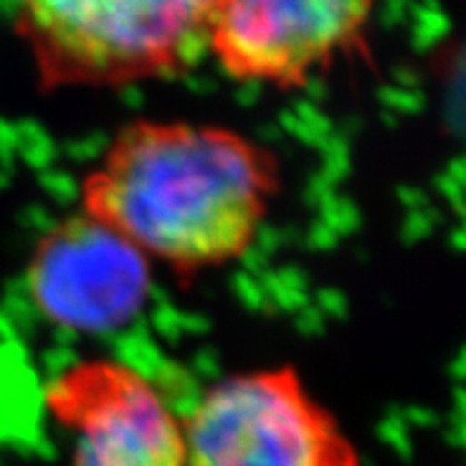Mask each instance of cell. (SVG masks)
Listing matches in <instances>:
<instances>
[{"label": "cell", "mask_w": 466, "mask_h": 466, "mask_svg": "<svg viewBox=\"0 0 466 466\" xmlns=\"http://www.w3.org/2000/svg\"><path fill=\"white\" fill-rule=\"evenodd\" d=\"M43 402L74 441L71 466H187L183 421L124 362L93 358L66 367Z\"/></svg>", "instance_id": "277c9868"}, {"label": "cell", "mask_w": 466, "mask_h": 466, "mask_svg": "<svg viewBox=\"0 0 466 466\" xmlns=\"http://www.w3.org/2000/svg\"><path fill=\"white\" fill-rule=\"evenodd\" d=\"M187 466H360V452L294 365L208 386L183 420Z\"/></svg>", "instance_id": "3957f363"}, {"label": "cell", "mask_w": 466, "mask_h": 466, "mask_svg": "<svg viewBox=\"0 0 466 466\" xmlns=\"http://www.w3.org/2000/svg\"><path fill=\"white\" fill-rule=\"evenodd\" d=\"M279 189L278 154L239 130L136 118L83 176L78 211L149 263L195 278L254 247Z\"/></svg>", "instance_id": "6da1fadb"}, {"label": "cell", "mask_w": 466, "mask_h": 466, "mask_svg": "<svg viewBox=\"0 0 466 466\" xmlns=\"http://www.w3.org/2000/svg\"><path fill=\"white\" fill-rule=\"evenodd\" d=\"M374 0H220L208 50L237 81L301 88L358 43Z\"/></svg>", "instance_id": "8992f818"}, {"label": "cell", "mask_w": 466, "mask_h": 466, "mask_svg": "<svg viewBox=\"0 0 466 466\" xmlns=\"http://www.w3.org/2000/svg\"><path fill=\"white\" fill-rule=\"evenodd\" d=\"M31 301L53 325L106 334L128 325L152 294V263L126 239L76 211L35 242Z\"/></svg>", "instance_id": "5b68a950"}, {"label": "cell", "mask_w": 466, "mask_h": 466, "mask_svg": "<svg viewBox=\"0 0 466 466\" xmlns=\"http://www.w3.org/2000/svg\"><path fill=\"white\" fill-rule=\"evenodd\" d=\"M43 88L173 76L208 50L220 0H12Z\"/></svg>", "instance_id": "7a4b0ae2"}]
</instances>
